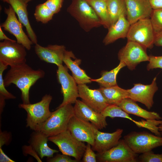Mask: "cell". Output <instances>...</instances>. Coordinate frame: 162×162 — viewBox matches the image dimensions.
I'll use <instances>...</instances> for the list:
<instances>
[{
  "label": "cell",
  "instance_id": "cell-1",
  "mask_svg": "<svg viewBox=\"0 0 162 162\" xmlns=\"http://www.w3.org/2000/svg\"><path fill=\"white\" fill-rule=\"evenodd\" d=\"M45 75V72L43 70H34L25 63L10 67L3 78L4 84L5 87L12 84L15 85L21 91L22 103L29 104L31 87Z\"/></svg>",
  "mask_w": 162,
  "mask_h": 162
},
{
  "label": "cell",
  "instance_id": "cell-2",
  "mask_svg": "<svg viewBox=\"0 0 162 162\" xmlns=\"http://www.w3.org/2000/svg\"><path fill=\"white\" fill-rule=\"evenodd\" d=\"M52 97L49 94L44 96L39 102L33 104H20L19 107L27 112L26 126L33 131H40L52 112L50 110Z\"/></svg>",
  "mask_w": 162,
  "mask_h": 162
},
{
  "label": "cell",
  "instance_id": "cell-3",
  "mask_svg": "<svg viewBox=\"0 0 162 162\" xmlns=\"http://www.w3.org/2000/svg\"><path fill=\"white\" fill-rule=\"evenodd\" d=\"M67 11L85 32L102 26L94 10L85 0H74Z\"/></svg>",
  "mask_w": 162,
  "mask_h": 162
},
{
  "label": "cell",
  "instance_id": "cell-4",
  "mask_svg": "<svg viewBox=\"0 0 162 162\" xmlns=\"http://www.w3.org/2000/svg\"><path fill=\"white\" fill-rule=\"evenodd\" d=\"M74 115L72 104L57 107L55 111L52 112L40 131L49 137L57 135L68 130L69 122Z\"/></svg>",
  "mask_w": 162,
  "mask_h": 162
},
{
  "label": "cell",
  "instance_id": "cell-5",
  "mask_svg": "<svg viewBox=\"0 0 162 162\" xmlns=\"http://www.w3.org/2000/svg\"><path fill=\"white\" fill-rule=\"evenodd\" d=\"M48 140L56 145L62 154L72 157L79 161L82 158L86 145L75 138L68 130L48 137Z\"/></svg>",
  "mask_w": 162,
  "mask_h": 162
},
{
  "label": "cell",
  "instance_id": "cell-6",
  "mask_svg": "<svg viewBox=\"0 0 162 162\" xmlns=\"http://www.w3.org/2000/svg\"><path fill=\"white\" fill-rule=\"evenodd\" d=\"M135 153L142 154L162 146V137L146 131L131 132L125 135L123 139Z\"/></svg>",
  "mask_w": 162,
  "mask_h": 162
},
{
  "label": "cell",
  "instance_id": "cell-7",
  "mask_svg": "<svg viewBox=\"0 0 162 162\" xmlns=\"http://www.w3.org/2000/svg\"><path fill=\"white\" fill-rule=\"evenodd\" d=\"M155 35L150 18H148L131 25L126 38L128 41L137 43L146 49H152L154 44Z\"/></svg>",
  "mask_w": 162,
  "mask_h": 162
},
{
  "label": "cell",
  "instance_id": "cell-8",
  "mask_svg": "<svg viewBox=\"0 0 162 162\" xmlns=\"http://www.w3.org/2000/svg\"><path fill=\"white\" fill-rule=\"evenodd\" d=\"M26 49L16 41L0 42V62L10 67L26 63Z\"/></svg>",
  "mask_w": 162,
  "mask_h": 162
},
{
  "label": "cell",
  "instance_id": "cell-9",
  "mask_svg": "<svg viewBox=\"0 0 162 162\" xmlns=\"http://www.w3.org/2000/svg\"><path fill=\"white\" fill-rule=\"evenodd\" d=\"M146 49L137 43L128 41L126 45L119 50L118 59L129 69L133 70L140 62L149 61V56L147 55Z\"/></svg>",
  "mask_w": 162,
  "mask_h": 162
},
{
  "label": "cell",
  "instance_id": "cell-10",
  "mask_svg": "<svg viewBox=\"0 0 162 162\" xmlns=\"http://www.w3.org/2000/svg\"><path fill=\"white\" fill-rule=\"evenodd\" d=\"M57 79L61 86V92L63 95L62 102L58 107L68 104H75L79 97L77 83L73 76L68 73V68L63 64L58 67Z\"/></svg>",
  "mask_w": 162,
  "mask_h": 162
},
{
  "label": "cell",
  "instance_id": "cell-11",
  "mask_svg": "<svg viewBox=\"0 0 162 162\" xmlns=\"http://www.w3.org/2000/svg\"><path fill=\"white\" fill-rule=\"evenodd\" d=\"M137 154L122 139L109 150L97 153V159L100 162H136L138 161Z\"/></svg>",
  "mask_w": 162,
  "mask_h": 162
},
{
  "label": "cell",
  "instance_id": "cell-12",
  "mask_svg": "<svg viewBox=\"0 0 162 162\" xmlns=\"http://www.w3.org/2000/svg\"><path fill=\"white\" fill-rule=\"evenodd\" d=\"M4 13L7 16L0 26L15 36L17 43L23 45L28 50H30L33 44L23 30L22 24L17 18L16 13L10 5L5 8Z\"/></svg>",
  "mask_w": 162,
  "mask_h": 162
},
{
  "label": "cell",
  "instance_id": "cell-13",
  "mask_svg": "<svg viewBox=\"0 0 162 162\" xmlns=\"http://www.w3.org/2000/svg\"><path fill=\"white\" fill-rule=\"evenodd\" d=\"M68 130L78 140L86 142L92 146L94 145L95 137L99 130L89 122L85 121L75 115L70 119Z\"/></svg>",
  "mask_w": 162,
  "mask_h": 162
},
{
  "label": "cell",
  "instance_id": "cell-14",
  "mask_svg": "<svg viewBox=\"0 0 162 162\" xmlns=\"http://www.w3.org/2000/svg\"><path fill=\"white\" fill-rule=\"evenodd\" d=\"M156 77L153 79L151 83L144 85L140 83L134 84L133 87L127 89L128 98L135 102L144 104L148 109H150L154 103L153 97L158 89L156 83Z\"/></svg>",
  "mask_w": 162,
  "mask_h": 162
},
{
  "label": "cell",
  "instance_id": "cell-15",
  "mask_svg": "<svg viewBox=\"0 0 162 162\" xmlns=\"http://www.w3.org/2000/svg\"><path fill=\"white\" fill-rule=\"evenodd\" d=\"M126 16L130 25L142 19L150 18L153 11L149 0H125Z\"/></svg>",
  "mask_w": 162,
  "mask_h": 162
},
{
  "label": "cell",
  "instance_id": "cell-16",
  "mask_svg": "<svg viewBox=\"0 0 162 162\" xmlns=\"http://www.w3.org/2000/svg\"><path fill=\"white\" fill-rule=\"evenodd\" d=\"M79 97L95 111L101 113L109 105L98 89H90L86 84L78 85Z\"/></svg>",
  "mask_w": 162,
  "mask_h": 162
},
{
  "label": "cell",
  "instance_id": "cell-17",
  "mask_svg": "<svg viewBox=\"0 0 162 162\" xmlns=\"http://www.w3.org/2000/svg\"><path fill=\"white\" fill-rule=\"evenodd\" d=\"M75 115L85 121L90 122L98 130L108 125L106 117L88 106L82 100H76L74 106Z\"/></svg>",
  "mask_w": 162,
  "mask_h": 162
},
{
  "label": "cell",
  "instance_id": "cell-18",
  "mask_svg": "<svg viewBox=\"0 0 162 162\" xmlns=\"http://www.w3.org/2000/svg\"><path fill=\"white\" fill-rule=\"evenodd\" d=\"M35 52L39 58L47 63L53 64L58 67L62 64L65 51V46L57 44L48 45L43 46L38 44L34 47Z\"/></svg>",
  "mask_w": 162,
  "mask_h": 162
},
{
  "label": "cell",
  "instance_id": "cell-19",
  "mask_svg": "<svg viewBox=\"0 0 162 162\" xmlns=\"http://www.w3.org/2000/svg\"><path fill=\"white\" fill-rule=\"evenodd\" d=\"M123 130L118 128L112 133L104 132L98 130L95 137L93 150L98 153L106 152L116 146L122 137Z\"/></svg>",
  "mask_w": 162,
  "mask_h": 162
},
{
  "label": "cell",
  "instance_id": "cell-20",
  "mask_svg": "<svg viewBox=\"0 0 162 162\" xmlns=\"http://www.w3.org/2000/svg\"><path fill=\"white\" fill-rule=\"evenodd\" d=\"M126 13V11L123 12L117 21L108 29L103 41L105 45L112 43L119 39L126 38L130 25L127 19Z\"/></svg>",
  "mask_w": 162,
  "mask_h": 162
},
{
  "label": "cell",
  "instance_id": "cell-21",
  "mask_svg": "<svg viewBox=\"0 0 162 162\" xmlns=\"http://www.w3.org/2000/svg\"><path fill=\"white\" fill-rule=\"evenodd\" d=\"M48 137L40 131H34L31 134L28 143L37 153L41 159L44 157L50 158L58 151L49 147Z\"/></svg>",
  "mask_w": 162,
  "mask_h": 162
},
{
  "label": "cell",
  "instance_id": "cell-22",
  "mask_svg": "<svg viewBox=\"0 0 162 162\" xmlns=\"http://www.w3.org/2000/svg\"><path fill=\"white\" fill-rule=\"evenodd\" d=\"M63 62L71 71L72 76L77 84H86L92 82V79L79 66L81 63V59L76 58L72 51L66 50Z\"/></svg>",
  "mask_w": 162,
  "mask_h": 162
},
{
  "label": "cell",
  "instance_id": "cell-23",
  "mask_svg": "<svg viewBox=\"0 0 162 162\" xmlns=\"http://www.w3.org/2000/svg\"><path fill=\"white\" fill-rule=\"evenodd\" d=\"M8 4L12 7L18 16V20L25 27L30 39L33 44H38L37 36L29 21L27 8V3L23 0H8Z\"/></svg>",
  "mask_w": 162,
  "mask_h": 162
},
{
  "label": "cell",
  "instance_id": "cell-24",
  "mask_svg": "<svg viewBox=\"0 0 162 162\" xmlns=\"http://www.w3.org/2000/svg\"><path fill=\"white\" fill-rule=\"evenodd\" d=\"M118 106L129 114H133L146 120H160L162 119L158 113L148 111L142 109L135 101L129 98L124 99Z\"/></svg>",
  "mask_w": 162,
  "mask_h": 162
},
{
  "label": "cell",
  "instance_id": "cell-25",
  "mask_svg": "<svg viewBox=\"0 0 162 162\" xmlns=\"http://www.w3.org/2000/svg\"><path fill=\"white\" fill-rule=\"evenodd\" d=\"M98 89L109 105L118 106L124 99L128 98L127 90L120 88L118 85L107 88L101 87Z\"/></svg>",
  "mask_w": 162,
  "mask_h": 162
},
{
  "label": "cell",
  "instance_id": "cell-26",
  "mask_svg": "<svg viewBox=\"0 0 162 162\" xmlns=\"http://www.w3.org/2000/svg\"><path fill=\"white\" fill-rule=\"evenodd\" d=\"M91 5L100 19L102 26L108 29L111 25L107 9V0H85Z\"/></svg>",
  "mask_w": 162,
  "mask_h": 162
},
{
  "label": "cell",
  "instance_id": "cell-27",
  "mask_svg": "<svg viewBox=\"0 0 162 162\" xmlns=\"http://www.w3.org/2000/svg\"><path fill=\"white\" fill-rule=\"evenodd\" d=\"M126 66L125 64L120 62L119 64L115 68L110 71L102 72L101 77L96 79H92V81L96 82L101 87L107 88L117 85L116 78L120 70Z\"/></svg>",
  "mask_w": 162,
  "mask_h": 162
},
{
  "label": "cell",
  "instance_id": "cell-28",
  "mask_svg": "<svg viewBox=\"0 0 162 162\" xmlns=\"http://www.w3.org/2000/svg\"><path fill=\"white\" fill-rule=\"evenodd\" d=\"M101 113L106 117H109L112 118L118 117L128 119L133 122L139 128L144 127V124L142 121H137L134 120L128 113L118 106L109 105Z\"/></svg>",
  "mask_w": 162,
  "mask_h": 162
},
{
  "label": "cell",
  "instance_id": "cell-29",
  "mask_svg": "<svg viewBox=\"0 0 162 162\" xmlns=\"http://www.w3.org/2000/svg\"><path fill=\"white\" fill-rule=\"evenodd\" d=\"M107 9L111 26L117 21L121 14L126 11L125 1L107 0Z\"/></svg>",
  "mask_w": 162,
  "mask_h": 162
},
{
  "label": "cell",
  "instance_id": "cell-30",
  "mask_svg": "<svg viewBox=\"0 0 162 162\" xmlns=\"http://www.w3.org/2000/svg\"><path fill=\"white\" fill-rule=\"evenodd\" d=\"M54 14L52 11L44 3L36 6L34 16L37 22L46 24L52 19Z\"/></svg>",
  "mask_w": 162,
  "mask_h": 162
},
{
  "label": "cell",
  "instance_id": "cell-31",
  "mask_svg": "<svg viewBox=\"0 0 162 162\" xmlns=\"http://www.w3.org/2000/svg\"><path fill=\"white\" fill-rule=\"evenodd\" d=\"M150 19L155 34L162 32V9L153 10Z\"/></svg>",
  "mask_w": 162,
  "mask_h": 162
},
{
  "label": "cell",
  "instance_id": "cell-32",
  "mask_svg": "<svg viewBox=\"0 0 162 162\" xmlns=\"http://www.w3.org/2000/svg\"><path fill=\"white\" fill-rule=\"evenodd\" d=\"M8 67L0 62V95L3 96L5 99H14L16 97L6 90L4 84L3 74Z\"/></svg>",
  "mask_w": 162,
  "mask_h": 162
},
{
  "label": "cell",
  "instance_id": "cell-33",
  "mask_svg": "<svg viewBox=\"0 0 162 162\" xmlns=\"http://www.w3.org/2000/svg\"><path fill=\"white\" fill-rule=\"evenodd\" d=\"M138 160L142 162H162V153L154 154L151 151L142 154Z\"/></svg>",
  "mask_w": 162,
  "mask_h": 162
},
{
  "label": "cell",
  "instance_id": "cell-34",
  "mask_svg": "<svg viewBox=\"0 0 162 162\" xmlns=\"http://www.w3.org/2000/svg\"><path fill=\"white\" fill-rule=\"evenodd\" d=\"M92 146L87 143L83 157L82 161L83 162H96L97 161V155L94 152Z\"/></svg>",
  "mask_w": 162,
  "mask_h": 162
},
{
  "label": "cell",
  "instance_id": "cell-35",
  "mask_svg": "<svg viewBox=\"0 0 162 162\" xmlns=\"http://www.w3.org/2000/svg\"><path fill=\"white\" fill-rule=\"evenodd\" d=\"M149 63L147 66L148 70L155 68L162 69V56H150Z\"/></svg>",
  "mask_w": 162,
  "mask_h": 162
},
{
  "label": "cell",
  "instance_id": "cell-36",
  "mask_svg": "<svg viewBox=\"0 0 162 162\" xmlns=\"http://www.w3.org/2000/svg\"><path fill=\"white\" fill-rule=\"evenodd\" d=\"M63 0H47L44 3L54 13H58L62 6Z\"/></svg>",
  "mask_w": 162,
  "mask_h": 162
},
{
  "label": "cell",
  "instance_id": "cell-37",
  "mask_svg": "<svg viewBox=\"0 0 162 162\" xmlns=\"http://www.w3.org/2000/svg\"><path fill=\"white\" fill-rule=\"evenodd\" d=\"M70 156L62 154H57L55 156L50 158H47L46 161L49 162H78L76 159H73Z\"/></svg>",
  "mask_w": 162,
  "mask_h": 162
},
{
  "label": "cell",
  "instance_id": "cell-38",
  "mask_svg": "<svg viewBox=\"0 0 162 162\" xmlns=\"http://www.w3.org/2000/svg\"><path fill=\"white\" fill-rule=\"evenodd\" d=\"M0 148L3 145L9 144L11 139L10 133L6 131L2 132L0 130Z\"/></svg>",
  "mask_w": 162,
  "mask_h": 162
},
{
  "label": "cell",
  "instance_id": "cell-39",
  "mask_svg": "<svg viewBox=\"0 0 162 162\" xmlns=\"http://www.w3.org/2000/svg\"><path fill=\"white\" fill-rule=\"evenodd\" d=\"M22 152L23 154H30L34 157L38 162H42L41 158L39 157L37 153L30 145H25L22 147Z\"/></svg>",
  "mask_w": 162,
  "mask_h": 162
},
{
  "label": "cell",
  "instance_id": "cell-40",
  "mask_svg": "<svg viewBox=\"0 0 162 162\" xmlns=\"http://www.w3.org/2000/svg\"><path fill=\"white\" fill-rule=\"evenodd\" d=\"M153 10L162 9V0H149Z\"/></svg>",
  "mask_w": 162,
  "mask_h": 162
},
{
  "label": "cell",
  "instance_id": "cell-41",
  "mask_svg": "<svg viewBox=\"0 0 162 162\" xmlns=\"http://www.w3.org/2000/svg\"><path fill=\"white\" fill-rule=\"evenodd\" d=\"M0 162H14L8 157L4 152L2 148H0Z\"/></svg>",
  "mask_w": 162,
  "mask_h": 162
},
{
  "label": "cell",
  "instance_id": "cell-42",
  "mask_svg": "<svg viewBox=\"0 0 162 162\" xmlns=\"http://www.w3.org/2000/svg\"><path fill=\"white\" fill-rule=\"evenodd\" d=\"M154 44L159 46H162V32L155 35Z\"/></svg>",
  "mask_w": 162,
  "mask_h": 162
},
{
  "label": "cell",
  "instance_id": "cell-43",
  "mask_svg": "<svg viewBox=\"0 0 162 162\" xmlns=\"http://www.w3.org/2000/svg\"><path fill=\"white\" fill-rule=\"evenodd\" d=\"M0 40H9L12 41H15L16 40L10 39L3 32L2 27L0 26Z\"/></svg>",
  "mask_w": 162,
  "mask_h": 162
},
{
  "label": "cell",
  "instance_id": "cell-44",
  "mask_svg": "<svg viewBox=\"0 0 162 162\" xmlns=\"http://www.w3.org/2000/svg\"><path fill=\"white\" fill-rule=\"evenodd\" d=\"M5 99L3 96L0 95V115L5 105Z\"/></svg>",
  "mask_w": 162,
  "mask_h": 162
},
{
  "label": "cell",
  "instance_id": "cell-45",
  "mask_svg": "<svg viewBox=\"0 0 162 162\" xmlns=\"http://www.w3.org/2000/svg\"><path fill=\"white\" fill-rule=\"evenodd\" d=\"M159 130L162 135V124L159 125L158 126Z\"/></svg>",
  "mask_w": 162,
  "mask_h": 162
},
{
  "label": "cell",
  "instance_id": "cell-46",
  "mask_svg": "<svg viewBox=\"0 0 162 162\" xmlns=\"http://www.w3.org/2000/svg\"><path fill=\"white\" fill-rule=\"evenodd\" d=\"M24 0L26 3H27L28 4V2H30V1H32V0Z\"/></svg>",
  "mask_w": 162,
  "mask_h": 162
},
{
  "label": "cell",
  "instance_id": "cell-47",
  "mask_svg": "<svg viewBox=\"0 0 162 162\" xmlns=\"http://www.w3.org/2000/svg\"><path fill=\"white\" fill-rule=\"evenodd\" d=\"M3 0V1L4 2H6L8 3H9V2H8V0Z\"/></svg>",
  "mask_w": 162,
  "mask_h": 162
}]
</instances>
